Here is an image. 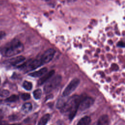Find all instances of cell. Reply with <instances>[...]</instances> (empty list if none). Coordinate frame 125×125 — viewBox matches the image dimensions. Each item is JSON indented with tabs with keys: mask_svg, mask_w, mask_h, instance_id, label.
Instances as JSON below:
<instances>
[{
	"mask_svg": "<svg viewBox=\"0 0 125 125\" xmlns=\"http://www.w3.org/2000/svg\"><path fill=\"white\" fill-rule=\"evenodd\" d=\"M81 100L80 97L78 95H74L68 99L64 106L61 109L62 113L69 112V118L72 120L75 117L78 109Z\"/></svg>",
	"mask_w": 125,
	"mask_h": 125,
	"instance_id": "obj_1",
	"label": "cell"
},
{
	"mask_svg": "<svg viewBox=\"0 0 125 125\" xmlns=\"http://www.w3.org/2000/svg\"><path fill=\"white\" fill-rule=\"evenodd\" d=\"M24 49L23 44L19 41L15 40L11 43L4 51V55L6 57H10L17 55L22 52Z\"/></svg>",
	"mask_w": 125,
	"mask_h": 125,
	"instance_id": "obj_2",
	"label": "cell"
},
{
	"mask_svg": "<svg viewBox=\"0 0 125 125\" xmlns=\"http://www.w3.org/2000/svg\"><path fill=\"white\" fill-rule=\"evenodd\" d=\"M61 81L62 77L61 75L55 76L46 83L43 87L44 92L46 93H50L60 84Z\"/></svg>",
	"mask_w": 125,
	"mask_h": 125,
	"instance_id": "obj_3",
	"label": "cell"
},
{
	"mask_svg": "<svg viewBox=\"0 0 125 125\" xmlns=\"http://www.w3.org/2000/svg\"><path fill=\"white\" fill-rule=\"evenodd\" d=\"M80 83V80L77 78L72 80L67 85L62 92V96L67 97L72 93Z\"/></svg>",
	"mask_w": 125,
	"mask_h": 125,
	"instance_id": "obj_4",
	"label": "cell"
},
{
	"mask_svg": "<svg viewBox=\"0 0 125 125\" xmlns=\"http://www.w3.org/2000/svg\"><path fill=\"white\" fill-rule=\"evenodd\" d=\"M43 64V63L41 59H36L20 66L21 68H25L26 69L27 71H30L32 70H34Z\"/></svg>",
	"mask_w": 125,
	"mask_h": 125,
	"instance_id": "obj_5",
	"label": "cell"
},
{
	"mask_svg": "<svg viewBox=\"0 0 125 125\" xmlns=\"http://www.w3.org/2000/svg\"><path fill=\"white\" fill-rule=\"evenodd\" d=\"M94 100L91 97H85L82 100L81 99L79 105V109L81 111H83L89 107H90L93 104Z\"/></svg>",
	"mask_w": 125,
	"mask_h": 125,
	"instance_id": "obj_6",
	"label": "cell"
},
{
	"mask_svg": "<svg viewBox=\"0 0 125 125\" xmlns=\"http://www.w3.org/2000/svg\"><path fill=\"white\" fill-rule=\"evenodd\" d=\"M55 54V50L52 48L47 49L41 56L40 59L42 63H45L49 62L53 59Z\"/></svg>",
	"mask_w": 125,
	"mask_h": 125,
	"instance_id": "obj_7",
	"label": "cell"
},
{
	"mask_svg": "<svg viewBox=\"0 0 125 125\" xmlns=\"http://www.w3.org/2000/svg\"><path fill=\"white\" fill-rule=\"evenodd\" d=\"M55 71L54 70H52L49 72L45 73L44 75H43L41 78H40L38 82V84L39 85H41L43 84L44 83H46L48 80H49L54 74Z\"/></svg>",
	"mask_w": 125,
	"mask_h": 125,
	"instance_id": "obj_8",
	"label": "cell"
},
{
	"mask_svg": "<svg viewBox=\"0 0 125 125\" xmlns=\"http://www.w3.org/2000/svg\"><path fill=\"white\" fill-rule=\"evenodd\" d=\"M25 60V58L22 56H18L14 58H12L9 61V63L13 66L17 65L23 62Z\"/></svg>",
	"mask_w": 125,
	"mask_h": 125,
	"instance_id": "obj_9",
	"label": "cell"
},
{
	"mask_svg": "<svg viewBox=\"0 0 125 125\" xmlns=\"http://www.w3.org/2000/svg\"><path fill=\"white\" fill-rule=\"evenodd\" d=\"M47 71V68L46 67H43L38 71H36L30 73L29 76L33 77H39L46 73Z\"/></svg>",
	"mask_w": 125,
	"mask_h": 125,
	"instance_id": "obj_10",
	"label": "cell"
},
{
	"mask_svg": "<svg viewBox=\"0 0 125 125\" xmlns=\"http://www.w3.org/2000/svg\"><path fill=\"white\" fill-rule=\"evenodd\" d=\"M108 124H109V118H108V117L106 115L102 116L99 118L98 122V125H108Z\"/></svg>",
	"mask_w": 125,
	"mask_h": 125,
	"instance_id": "obj_11",
	"label": "cell"
},
{
	"mask_svg": "<svg viewBox=\"0 0 125 125\" xmlns=\"http://www.w3.org/2000/svg\"><path fill=\"white\" fill-rule=\"evenodd\" d=\"M32 109V105L30 103H26L23 104L21 107V111L24 113H27L31 111Z\"/></svg>",
	"mask_w": 125,
	"mask_h": 125,
	"instance_id": "obj_12",
	"label": "cell"
},
{
	"mask_svg": "<svg viewBox=\"0 0 125 125\" xmlns=\"http://www.w3.org/2000/svg\"><path fill=\"white\" fill-rule=\"evenodd\" d=\"M91 122V118L89 116H84L77 123L78 125H87Z\"/></svg>",
	"mask_w": 125,
	"mask_h": 125,
	"instance_id": "obj_13",
	"label": "cell"
},
{
	"mask_svg": "<svg viewBox=\"0 0 125 125\" xmlns=\"http://www.w3.org/2000/svg\"><path fill=\"white\" fill-rule=\"evenodd\" d=\"M49 119H50V115L49 114H46L42 117V118L40 119L38 124L39 125H46L48 122Z\"/></svg>",
	"mask_w": 125,
	"mask_h": 125,
	"instance_id": "obj_14",
	"label": "cell"
},
{
	"mask_svg": "<svg viewBox=\"0 0 125 125\" xmlns=\"http://www.w3.org/2000/svg\"><path fill=\"white\" fill-rule=\"evenodd\" d=\"M66 102V101L65 100L64 98H62V97L60 98L57 102V103L56 104V107L58 108L61 109L64 106Z\"/></svg>",
	"mask_w": 125,
	"mask_h": 125,
	"instance_id": "obj_15",
	"label": "cell"
},
{
	"mask_svg": "<svg viewBox=\"0 0 125 125\" xmlns=\"http://www.w3.org/2000/svg\"><path fill=\"white\" fill-rule=\"evenodd\" d=\"M22 86L25 89L30 90L32 88V83L30 82L25 81L22 83Z\"/></svg>",
	"mask_w": 125,
	"mask_h": 125,
	"instance_id": "obj_16",
	"label": "cell"
},
{
	"mask_svg": "<svg viewBox=\"0 0 125 125\" xmlns=\"http://www.w3.org/2000/svg\"><path fill=\"white\" fill-rule=\"evenodd\" d=\"M42 95V91L40 88L36 89L33 92V96L35 99H40Z\"/></svg>",
	"mask_w": 125,
	"mask_h": 125,
	"instance_id": "obj_17",
	"label": "cell"
},
{
	"mask_svg": "<svg viewBox=\"0 0 125 125\" xmlns=\"http://www.w3.org/2000/svg\"><path fill=\"white\" fill-rule=\"evenodd\" d=\"M19 100V97L16 95H12L6 99L5 101L7 102H15Z\"/></svg>",
	"mask_w": 125,
	"mask_h": 125,
	"instance_id": "obj_18",
	"label": "cell"
},
{
	"mask_svg": "<svg viewBox=\"0 0 125 125\" xmlns=\"http://www.w3.org/2000/svg\"><path fill=\"white\" fill-rule=\"evenodd\" d=\"M9 91L6 89H0V96L2 97H6L9 95Z\"/></svg>",
	"mask_w": 125,
	"mask_h": 125,
	"instance_id": "obj_19",
	"label": "cell"
},
{
	"mask_svg": "<svg viewBox=\"0 0 125 125\" xmlns=\"http://www.w3.org/2000/svg\"><path fill=\"white\" fill-rule=\"evenodd\" d=\"M21 97L22 100H23L24 101H26V100H27L30 99V95L28 93H23L21 95Z\"/></svg>",
	"mask_w": 125,
	"mask_h": 125,
	"instance_id": "obj_20",
	"label": "cell"
},
{
	"mask_svg": "<svg viewBox=\"0 0 125 125\" xmlns=\"http://www.w3.org/2000/svg\"><path fill=\"white\" fill-rule=\"evenodd\" d=\"M118 45L119 46H121V47H125V42H124L121 41L118 42Z\"/></svg>",
	"mask_w": 125,
	"mask_h": 125,
	"instance_id": "obj_21",
	"label": "cell"
},
{
	"mask_svg": "<svg viewBox=\"0 0 125 125\" xmlns=\"http://www.w3.org/2000/svg\"><path fill=\"white\" fill-rule=\"evenodd\" d=\"M5 36V33L3 31H0V39L3 38Z\"/></svg>",
	"mask_w": 125,
	"mask_h": 125,
	"instance_id": "obj_22",
	"label": "cell"
},
{
	"mask_svg": "<svg viewBox=\"0 0 125 125\" xmlns=\"http://www.w3.org/2000/svg\"><path fill=\"white\" fill-rule=\"evenodd\" d=\"M68 0V1H69V2H74V1H75L76 0Z\"/></svg>",
	"mask_w": 125,
	"mask_h": 125,
	"instance_id": "obj_23",
	"label": "cell"
},
{
	"mask_svg": "<svg viewBox=\"0 0 125 125\" xmlns=\"http://www.w3.org/2000/svg\"><path fill=\"white\" fill-rule=\"evenodd\" d=\"M1 115H2V112H1V111L0 110V118H1Z\"/></svg>",
	"mask_w": 125,
	"mask_h": 125,
	"instance_id": "obj_24",
	"label": "cell"
},
{
	"mask_svg": "<svg viewBox=\"0 0 125 125\" xmlns=\"http://www.w3.org/2000/svg\"></svg>",
	"mask_w": 125,
	"mask_h": 125,
	"instance_id": "obj_25",
	"label": "cell"
}]
</instances>
